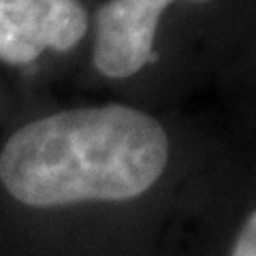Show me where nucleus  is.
I'll return each mask as SVG.
<instances>
[{
	"label": "nucleus",
	"instance_id": "3",
	"mask_svg": "<svg viewBox=\"0 0 256 256\" xmlns=\"http://www.w3.org/2000/svg\"><path fill=\"white\" fill-rule=\"evenodd\" d=\"M88 26L79 0H0V60L30 64L45 50L68 52Z\"/></svg>",
	"mask_w": 256,
	"mask_h": 256
},
{
	"label": "nucleus",
	"instance_id": "2",
	"mask_svg": "<svg viewBox=\"0 0 256 256\" xmlns=\"http://www.w3.org/2000/svg\"><path fill=\"white\" fill-rule=\"evenodd\" d=\"M182 0H107L94 18L92 62L100 75L126 79L154 62L160 15ZM210 2V0H188Z\"/></svg>",
	"mask_w": 256,
	"mask_h": 256
},
{
	"label": "nucleus",
	"instance_id": "4",
	"mask_svg": "<svg viewBox=\"0 0 256 256\" xmlns=\"http://www.w3.org/2000/svg\"><path fill=\"white\" fill-rule=\"evenodd\" d=\"M230 256H256V210L244 222Z\"/></svg>",
	"mask_w": 256,
	"mask_h": 256
},
{
	"label": "nucleus",
	"instance_id": "1",
	"mask_svg": "<svg viewBox=\"0 0 256 256\" xmlns=\"http://www.w3.org/2000/svg\"><path fill=\"white\" fill-rule=\"evenodd\" d=\"M169 137L128 105L68 109L15 130L0 152V182L28 207L130 201L166 169Z\"/></svg>",
	"mask_w": 256,
	"mask_h": 256
}]
</instances>
